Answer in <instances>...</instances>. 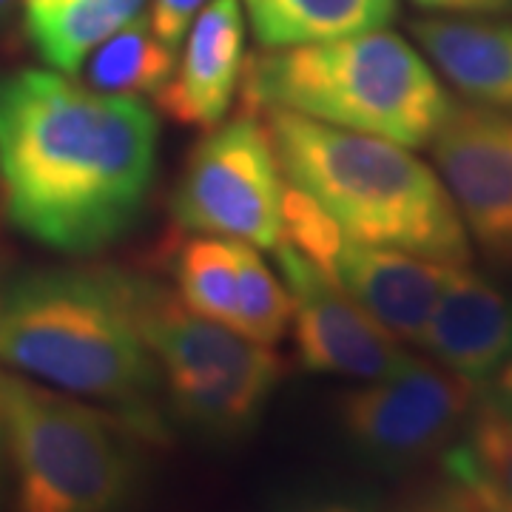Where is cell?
<instances>
[{
  "mask_svg": "<svg viewBox=\"0 0 512 512\" xmlns=\"http://www.w3.org/2000/svg\"><path fill=\"white\" fill-rule=\"evenodd\" d=\"M160 126L134 97L63 72L0 77V197L26 237L94 254L140 220L157 174Z\"/></svg>",
  "mask_w": 512,
  "mask_h": 512,
  "instance_id": "6da1fadb",
  "label": "cell"
},
{
  "mask_svg": "<svg viewBox=\"0 0 512 512\" xmlns=\"http://www.w3.org/2000/svg\"><path fill=\"white\" fill-rule=\"evenodd\" d=\"M0 365L35 382L111 407L140 436H154L160 367L128 291V271L52 268L0 291Z\"/></svg>",
  "mask_w": 512,
  "mask_h": 512,
  "instance_id": "7a4b0ae2",
  "label": "cell"
},
{
  "mask_svg": "<svg viewBox=\"0 0 512 512\" xmlns=\"http://www.w3.org/2000/svg\"><path fill=\"white\" fill-rule=\"evenodd\" d=\"M259 114L285 183L319 202L345 237L441 265H470V237L456 205L410 148L288 109Z\"/></svg>",
  "mask_w": 512,
  "mask_h": 512,
  "instance_id": "3957f363",
  "label": "cell"
},
{
  "mask_svg": "<svg viewBox=\"0 0 512 512\" xmlns=\"http://www.w3.org/2000/svg\"><path fill=\"white\" fill-rule=\"evenodd\" d=\"M239 83L248 114L288 109L404 148L430 146L456 106L433 66L384 29L259 52Z\"/></svg>",
  "mask_w": 512,
  "mask_h": 512,
  "instance_id": "277c9868",
  "label": "cell"
},
{
  "mask_svg": "<svg viewBox=\"0 0 512 512\" xmlns=\"http://www.w3.org/2000/svg\"><path fill=\"white\" fill-rule=\"evenodd\" d=\"M128 430L117 413L0 370V444L15 476V512H126L140 476Z\"/></svg>",
  "mask_w": 512,
  "mask_h": 512,
  "instance_id": "5b68a950",
  "label": "cell"
},
{
  "mask_svg": "<svg viewBox=\"0 0 512 512\" xmlns=\"http://www.w3.org/2000/svg\"><path fill=\"white\" fill-rule=\"evenodd\" d=\"M128 291L177 416L208 439L251 433L285 370L276 350L194 313L148 276L128 274Z\"/></svg>",
  "mask_w": 512,
  "mask_h": 512,
  "instance_id": "8992f818",
  "label": "cell"
},
{
  "mask_svg": "<svg viewBox=\"0 0 512 512\" xmlns=\"http://www.w3.org/2000/svg\"><path fill=\"white\" fill-rule=\"evenodd\" d=\"M285 177L256 114L214 126L191 151L171 211L185 231L271 248L282 242Z\"/></svg>",
  "mask_w": 512,
  "mask_h": 512,
  "instance_id": "52a82bcc",
  "label": "cell"
},
{
  "mask_svg": "<svg viewBox=\"0 0 512 512\" xmlns=\"http://www.w3.org/2000/svg\"><path fill=\"white\" fill-rule=\"evenodd\" d=\"M476 393V384L413 356L399 373L342 393L336 421L365 461L404 473L453 447L473 419Z\"/></svg>",
  "mask_w": 512,
  "mask_h": 512,
  "instance_id": "ba28073f",
  "label": "cell"
},
{
  "mask_svg": "<svg viewBox=\"0 0 512 512\" xmlns=\"http://www.w3.org/2000/svg\"><path fill=\"white\" fill-rule=\"evenodd\" d=\"M274 259L288 285L293 345L305 370L376 382L413 362L402 342L308 256L279 242Z\"/></svg>",
  "mask_w": 512,
  "mask_h": 512,
  "instance_id": "9c48e42d",
  "label": "cell"
},
{
  "mask_svg": "<svg viewBox=\"0 0 512 512\" xmlns=\"http://www.w3.org/2000/svg\"><path fill=\"white\" fill-rule=\"evenodd\" d=\"M430 151L464 228L484 254L512 265V114L456 103Z\"/></svg>",
  "mask_w": 512,
  "mask_h": 512,
  "instance_id": "30bf717a",
  "label": "cell"
},
{
  "mask_svg": "<svg viewBox=\"0 0 512 512\" xmlns=\"http://www.w3.org/2000/svg\"><path fill=\"white\" fill-rule=\"evenodd\" d=\"M419 348L470 384H487L512 356V299L467 265H456Z\"/></svg>",
  "mask_w": 512,
  "mask_h": 512,
  "instance_id": "8fae6325",
  "label": "cell"
},
{
  "mask_svg": "<svg viewBox=\"0 0 512 512\" xmlns=\"http://www.w3.org/2000/svg\"><path fill=\"white\" fill-rule=\"evenodd\" d=\"M456 265L345 239L328 274L399 342L419 345Z\"/></svg>",
  "mask_w": 512,
  "mask_h": 512,
  "instance_id": "7c38bea8",
  "label": "cell"
},
{
  "mask_svg": "<svg viewBox=\"0 0 512 512\" xmlns=\"http://www.w3.org/2000/svg\"><path fill=\"white\" fill-rule=\"evenodd\" d=\"M242 37L239 0H208L202 6L180 66L157 94L171 120L194 128L220 126L242 80Z\"/></svg>",
  "mask_w": 512,
  "mask_h": 512,
  "instance_id": "4fadbf2b",
  "label": "cell"
},
{
  "mask_svg": "<svg viewBox=\"0 0 512 512\" xmlns=\"http://www.w3.org/2000/svg\"><path fill=\"white\" fill-rule=\"evenodd\" d=\"M413 35L430 63L470 103L512 114V23L481 18H427Z\"/></svg>",
  "mask_w": 512,
  "mask_h": 512,
  "instance_id": "5bb4252c",
  "label": "cell"
},
{
  "mask_svg": "<svg viewBox=\"0 0 512 512\" xmlns=\"http://www.w3.org/2000/svg\"><path fill=\"white\" fill-rule=\"evenodd\" d=\"M140 6L143 0H23V23L37 55L55 72L74 74Z\"/></svg>",
  "mask_w": 512,
  "mask_h": 512,
  "instance_id": "9a60e30c",
  "label": "cell"
},
{
  "mask_svg": "<svg viewBox=\"0 0 512 512\" xmlns=\"http://www.w3.org/2000/svg\"><path fill=\"white\" fill-rule=\"evenodd\" d=\"M248 9L268 49L362 35L396 18V0H248Z\"/></svg>",
  "mask_w": 512,
  "mask_h": 512,
  "instance_id": "2e32d148",
  "label": "cell"
},
{
  "mask_svg": "<svg viewBox=\"0 0 512 512\" xmlns=\"http://www.w3.org/2000/svg\"><path fill=\"white\" fill-rule=\"evenodd\" d=\"M444 467L487 512H512V410L484 404L473 413L461 441L444 453Z\"/></svg>",
  "mask_w": 512,
  "mask_h": 512,
  "instance_id": "e0dca14e",
  "label": "cell"
},
{
  "mask_svg": "<svg viewBox=\"0 0 512 512\" xmlns=\"http://www.w3.org/2000/svg\"><path fill=\"white\" fill-rule=\"evenodd\" d=\"M174 69L177 49L165 46L151 32L146 15H137L89 55L86 83L94 92L111 97H157L168 86Z\"/></svg>",
  "mask_w": 512,
  "mask_h": 512,
  "instance_id": "ac0fdd59",
  "label": "cell"
},
{
  "mask_svg": "<svg viewBox=\"0 0 512 512\" xmlns=\"http://www.w3.org/2000/svg\"><path fill=\"white\" fill-rule=\"evenodd\" d=\"M171 276L177 296L194 313L225 328H239V254L237 239L188 237L174 245ZM239 333V330H237Z\"/></svg>",
  "mask_w": 512,
  "mask_h": 512,
  "instance_id": "d6986e66",
  "label": "cell"
},
{
  "mask_svg": "<svg viewBox=\"0 0 512 512\" xmlns=\"http://www.w3.org/2000/svg\"><path fill=\"white\" fill-rule=\"evenodd\" d=\"M239 333L274 345L291 322V296L279 285V276L259 259L254 245L239 242Z\"/></svg>",
  "mask_w": 512,
  "mask_h": 512,
  "instance_id": "ffe728a7",
  "label": "cell"
},
{
  "mask_svg": "<svg viewBox=\"0 0 512 512\" xmlns=\"http://www.w3.org/2000/svg\"><path fill=\"white\" fill-rule=\"evenodd\" d=\"M345 234L330 214L311 200L305 191L285 183L282 197V242H288L302 256H308L313 265H319L328 274L333 256L339 254Z\"/></svg>",
  "mask_w": 512,
  "mask_h": 512,
  "instance_id": "44dd1931",
  "label": "cell"
},
{
  "mask_svg": "<svg viewBox=\"0 0 512 512\" xmlns=\"http://www.w3.org/2000/svg\"><path fill=\"white\" fill-rule=\"evenodd\" d=\"M205 3L208 0H154L151 12L146 15L148 23H151V32L160 37L165 46L177 49L194 15L202 12Z\"/></svg>",
  "mask_w": 512,
  "mask_h": 512,
  "instance_id": "7402d4cb",
  "label": "cell"
},
{
  "mask_svg": "<svg viewBox=\"0 0 512 512\" xmlns=\"http://www.w3.org/2000/svg\"><path fill=\"white\" fill-rule=\"evenodd\" d=\"M399 512H487L478 498L464 484H458L456 478H447V484L433 487L419 498H413L410 504H404Z\"/></svg>",
  "mask_w": 512,
  "mask_h": 512,
  "instance_id": "603a6c76",
  "label": "cell"
},
{
  "mask_svg": "<svg viewBox=\"0 0 512 512\" xmlns=\"http://www.w3.org/2000/svg\"><path fill=\"white\" fill-rule=\"evenodd\" d=\"M424 9L450 12V15H501L510 12L512 0H416Z\"/></svg>",
  "mask_w": 512,
  "mask_h": 512,
  "instance_id": "cb8c5ba5",
  "label": "cell"
},
{
  "mask_svg": "<svg viewBox=\"0 0 512 512\" xmlns=\"http://www.w3.org/2000/svg\"><path fill=\"white\" fill-rule=\"evenodd\" d=\"M279 512H365L359 504L345 501V498H299L285 504Z\"/></svg>",
  "mask_w": 512,
  "mask_h": 512,
  "instance_id": "d4e9b609",
  "label": "cell"
},
{
  "mask_svg": "<svg viewBox=\"0 0 512 512\" xmlns=\"http://www.w3.org/2000/svg\"><path fill=\"white\" fill-rule=\"evenodd\" d=\"M498 390H501V396L512 404V356L510 362L498 370Z\"/></svg>",
  "mask_w": 512,
  "mask_h": 512,
  "instance_id": "484cf974",
  "label": "cell"
},
{
  "mask_svg": "<svg viewBox=\"0 0 512 512\" xmlns=\"http://www.w3.org/2000/svg\"><path fill=\"white\" fill-rule=\"evenodd\" d=\"M15 6H18V0H0V32L9 26V20L15 15Z\"/></svg>",
  "mask_w": 512,
  "mask_h": 512,
  "instance_id": "4316f807",
  "label": "cell"
}]
</instances>
